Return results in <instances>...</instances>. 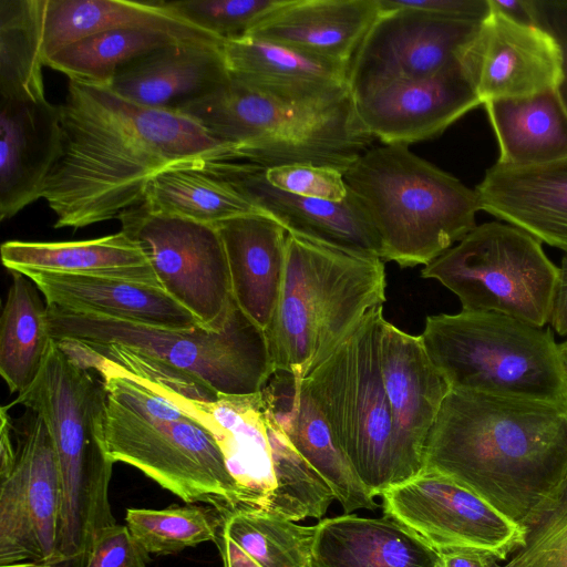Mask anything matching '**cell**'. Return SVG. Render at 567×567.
I'll return each mask as SVG.
<instances>
[{
	"instance_id": "7dc6e473",
	"label": "cell",
	"mask_w": 567,
	"mask_h": 567,
	"mask_svg": "<svg viewBox=\"0 0 567 567\" xmlns=\"http://www.w3.org/2000/svg\"><path fill=\"white\" fill-rule=\"evenodd\" d=\"M225 567H261L223 530L215 543Z\"/></svg>"
},
{
	"instance_id": "ba28073f",
	"label": "cell",
	"mask_w": 567,
	"mask_h": 567,
	"mask_svg": "<svg viewBox=\"0 0 567 567\" xmlns=\"http://www.w3.org/2000/svg\"><path fill=\"white\" fill-rule=\"evenodd\" d=\"M420 337L451 390L567 402V380L549 328L462 310L427 316Z\"/></svg>"
},
{
	"instance_id": "d6a6232c",
	"label": "cell",
	"mask_w": 567,
	"mask_h": 567,
	"mask_svg": "<svg viewBox=\"0 0 567 567\" xmlns=\"http://www.w3.org/2000/svg\"><path fill=\"white\" fill-rule=\"evenodd\" d=\"M143 202L154 213L212 226L262 214L207 162L161 172L148 183Z\"/></svg>"
},
{
	"instance_id": "52a82bcc",
	"label": "cell",
	"mask_w": 567,
	"mask_h": 567,
	"mask_svg": "<svg viewBox=\"0 0 567 567\" xmlns=\"http://www.w3.org/2000/svg\"><path fill=\"white\" fill-rule=\"evenodd\" d=\"M343 179L381 243L382 260L402 268L426 266L477 226L475 189L409 146L368 148Z\"/></svg>"
},
{
	"instance_id": "ab89813d",
	"label": "cell",
	"mask_w": 567,
	"mask_h": 567,
	"mask_svg": "<svg viewBox=\"0 0 567 567\" xmlns=\"http://www.w3.org/2000/svg\"><path fill=\"white\" fill-rule=\"evenodd\" d=\"M492 567H567V492L549 514L527 529L525 544Z\"/></svg>"
},
{
	"instance_id": "7a4b0ae2",
	"label": "cell",
	"mask_w": 567,
	"mask_h": 567,
	"mask_svg": "<svg viewBox=\"0 0 567 567\" xmlns=\"http://www.w3.org/2000/svg\"><path fill=\"white\" fill-rule=\"evenodd\" d=\"M425 468L527 530L567 492V402L450 390L429 436Z\"/></svg>"
},
{
	"instance_id": "c3c4849f",
	"label": "cell",
	"mask_w": 567,
	"mask_h": 567,
	"mask_svg": "<svg viewBox=\"0 0 567 567\" xmlns=\"http://www.w3.org/2000/svg\"><path fill=\"white\" fill-rule=\"evenodd\" d=\"M489 3L493 9L513 20L533 24L525 0H489Z\"/></svg>"
},
{
	"instance_id": "e0dca14e",
	"label": "cell",
	"mask_w": 567,
	"mask_h": 567,
	"mask_svg": "<svg viewBox=\"0 0 567 567\" xmlns=\"http://www.w3.org/2000/svg\"><path fill=\"white\" fill-rule=\"evenodd\" d=\"M460 63L482 105L557 90L561 79L555 40L537 25L493 8L463 49Z\"/></svg>"
},
{
	"instance_id": "8fae6325",
	"label": "cell",
	"mask_w": 567,
	"mask_h": 567,
	"mask_svg": "<svg viewBox=\"0 0 567 567\" xmlns=\"http://www.w3.org/2000/svg\"><path fill=\"white\" fill-rule=\"evenodd\" d=\"M384 321L383 306L371 309L303 379L337 444L373 497L400 485L380 360Z\"/></svg>"
},
{
	"instance_id": "3957f363",
	"label": "cell",
	"mask_w": 567,
	"mask_h": 567,
	"mask_svg": "<svg viewBox=\"0 0 567 567\" xmlns=\"http://www.w3.org/2000/svg\"><path fill=\"white\" fill-rule=\"evenodd\" d=\"M17 404L43 420L58 456L62 505L55 561L83 567L100 530L116 523L109 503L114 462L105 445L104 385L52 339L35 380L8 405Z\"/></svg>"
},
{
	"instance_id": "60d3db41",
	"label": "cell",
	"mask_w": 567,
	"mask_h": 567,
	"mask_svg": "<svg viewBox=\"0 0 567 567\" xmlns=\"http://www.w3.org/2000/svg\"><path fill=\"white\" fill-rule=\"evenodd\" d=\"M266 179L282 190L330 202L348 196L343 174L334 168L312 164H290L265 168Z\"/></svg>"
},
{
	"instance_id": "836d02e7",
	"label": "cell",
	"mask_w": 567,
	"mask_h": 567,
	"mask_svg": "<svg viewBox=\"0 0 567 567\" xmlns=\"http://www.w3.org/2000/svg\"><path fill=\"white\" fill-rule=\"evenodd\" d=\"M9 272L12 281L1 316L0 373L10 392L20 394L39 374L52 338L41 291L24 274Z\"/></svg>"
},
{
	"instance_id": "277c9868",
	"label": "cell",
	"mask_w": 567,
	"mask_h": 567,
	"mask_svg": "<svg viewBox=\"0 0 567 567\" xmlns=\"http://www.w3.org/2000/svg\"><path fill=\"white\" fill-rule=\"evenodd\" d=\"M106 392L105 445L110 458L128 464L187 504L204 503L225 517L243 499L207 427L154 393L113 362L93 355Z\"/></svg>"
},
{
	"instance_id": "cb8c5ba5",
	"label": "cell",
	"mask_w": 567,
	"mask_h": 567,
	"mask_svg": "<svg viewBox=\"0 0 567 567\" xmlns=\"http://www.w3.org/2000/svg\"><path fill=\"white\" fill-rule=\"evenodd\" d=\"M474 189L481 210L567 252V158L527 167L495 163Z\"/></svg>"
},
{
	"instance_id": "9c48e42d",
	"label": "cell",
	"mask_w": 567,
	"mask_h": 567,
	"mask_svg": "<svg viewBox=\"0 0 567 567\" xmlns=\"http://www.w3.org/2000/svg\"><path fill=\"white\" fill-rule=\"evenodd\" d=\"M182 411L215 437L239 487V511L299 522L323 517L336 499L269 412L261 391L192 401Z\"/></svg>"
},
{
	"instance_id": "4fadbf2b",
	"label": "cell",
	"mask_w": 567,
	"mask_h": 567,
	"mask_svg": "<svg viewBox=\"0 0 567 567\" xmlns=\"http://www.w3.org/2000/svg\"><path fill=\"white\" fill-rule=\"evenodd\" d=\"M121 231L144 249L161 288L210 331L235 303L224 243L216 226L151 210L144 202L122 212Z\"/></svg>"
},
{
	"instance_id": "f1b7e54d",
	"label": "cell",
	"mask_w": 567,
	"mask_h": 567,
	"mask_svg": "<svg viewBox=\"0 0 567 567\" xmlns=\"http://www.w3.org/2000/svg\"><path fill=\"white\" fill-rule=\"evenodd\" d=\"M441 555L415 533L382 516L355 514L317 524L310 567H440Z\"/></svg>"
},
{
	"instance_id": "f35d334b",
	"label": "cell",
	"mask_w": 567,
	"mask_h": 567,
	"mask_svg": "<svg viewBox=\"0 0 567 567\" xmlns=\"http://www.w3.org/2000/svg\"><path fill=\"white\" fill-rule=\"evenodd\" d=\"M162 4L183 21L220 41L238 40L250 31L281 0H174Z\"/></svg>"
},
{
	"instance_id": "f546056e",
	"label": "cell",
	"mask_w": 567,
	"mask_h": 567,
	"mask_svg": "<svg viewBox=\"0 0 567 567\" xmlns=\"http://www.w3.org/2000/svg\"><path fill=\"white\" fill-rule=\"evenodd\" d=\"M144 28L185 42L223 45V41L175 16L161 0H47L43 62L61 49L102 32Z\"/></svg>"
},
{
	"instance_id": "74e56055",
	"label": "cell",
	"mask_w": 567,
	"mask_h": 567,
	"mask_svg": "<svg viewBox=\"0 0 567 567\" xmlns=\"http://www.w3.org/2000/svg\"><path fill=\"white\" fill-rule=\"evenodd\" d=\"M126 525L148 554L169 555L202 543H216L224 525L213 506L187 504L164 509L128 508Z\"/></svg>"
},
{
	"instance_id": "1f68e13d",
	"label": "cell",
	"mask_w": 567,
	"mask_h": 567,
	"mask_svg": "<svg viewBox=\"0 0 567 567\" xmlns=\"http://www.w3.org/2000/svg\"><path fill=\"white\" fill-rule=\"evenodd\" d=\"M483 106L498 144L496 164L527 167L567 158V111L557 90Z\"/></svg>"
},
{
	"instance_id": "b9f144b4",
	"label": "cell",
	"mask_w": 567,
	"mask_h": 567,
	"mask_svg": "<svg viewBox=\"0 0 567 567\" xmlns=\"http://www.w3.org/2000/svg\"><path fill=\"white\" fill-rule=\"evenodd\" d=\"M150 560L127 525L113 523L100 530L83 567H147Z\"/></svg>"
},
{
	"instance_id": "7c38bea8",
	"label": "cell",
	"mask_w": 567,
	"mask_h": 567,
	"mask_svg": "<svg viewBox=\"0 0 567 567\" xmlns=\"http://www.w3.org/2000/svg\"><path fill=\"white\" fill-rule=\"evenodd\" d=\"M558 272L537 238L491 221L424 266L421 276L456 295L462 310L497 312L543 328L550 320Z\"/></svg>"
},
{
	"instance_id": "30bf717a",
	"label": "cell",
	"mask_w": 567,
	"mask_h": 567,
	"mask_svg": "<svg viewBox=\"0 0 567 567\" xmlns=\"http://www.w3.org/2000/svg\"><path fill=\"white\" fill-rule=\"evenodd\" d=\"M48 305V303H47ZM56 342L121 344L198 377L220 394L260 392L276 373L267 333L234 303L215 331L173 330L87 316L48 305Z\"/></svg>"
},
{
	"instance_id": "e575fe53",
	"label": "cell",
	"mask_w": 567,
	"mask_h": 567,
	"mask_svg": "<svg viewBox=\"0 0 567 567\" xmlns=\"http://www.w3.org/2000/svg\"><path fill=\"white\" fill-rule=\"evenodd\" d=\"M47 0H0V99H44Z\"/></svg>"
},
{
	"instance_id": "6da1fadb",
	"label": "cell",
	"mask_w": 567,
	"mask_h": 567,
	"mask_svg": "<svg viewBox=\"0 0 567 567\" xmlns=\"http://www.w3.org/2000/svg\"><path fill=\"white\" fill-rule=\"evenodd\" d=\"M60 111L62 150L42 192L54 228L117 218L168 168L240 159L190 117L132 103L109 87L69 81Z\"/></svg>"
},
{
	"instance_id": "8992f818",
	"label": "cell",
	"mask_w": 567,
	"mask_h": 567,
	"mask_svg": "<svg viewBox=\"0 0 567 567\" xmlns=\"http://www.w3.org/2000/svg\"><path fill=\"white\" fill-rule=\"evenodd\" d=\"M382 259L287 233L286 268L266 331L276 371L303 380L385 301Z\"/></svg>"
},
{
	"instance_id": "2e32d148",
	"label": "cell",
	"mask_w": 567,
	"mask_h": 567,
	"mask_svg": "<svg viewBox=\"0 0 567 567\" xmlns=\"http://www.w3.org/2000/svg\"><path fill=\"white\" fill-rule=\"evenodd\" d=\"M0 470V565L55 564L62 505L54 443L43 420L32 417Z\"/></svg>"
},
{
	"instance_id": "44dd1931",
	"label": "cell",
	"mask_w": 567,
	"mask_h": 567,
	"mask_svg": "<svg viewBox=\"0 0 567 567\" xmlns=\"http://www.w3.org/2000/svg\"><path fill=\"white\" fill-rule=\"evenodd\" d=\"M61 150L60 105L45 97L0 99L1 221L42 198Z\"/></svg>"
},
{
	"instance_id": "f6af8a7d",
	"label": "cell",
	"mask_w": 567,
	"mask_h": 567,
	"mask_svg": "<svg viewBox=\"0 0 567 567\" xmlns=\"http://www.w3.org/2000/svg\"><path fill=\"white\" fill-rule=\"evenodd\" d=\"M549 322L559 336L567 337V252L559 267Z\"/></svg>"
},
{
	"instance_id": "83f0119b",
	"label": "cell",
	"mask_w": 567,
	"mask_h": 567,
	"mask_svg": "<svg viewBox=\"0 0 567 567\" xmlns=\"http://www.w3.org/2000/svg\"><path fill=\"white\" fill-rule=\"evenodd\" d=\"M224 243L231 296L257 326L268 330L286 268V229L265 214L238 216L216 225Z\"/></svg>"
},
{
	"instance_id": "8d00e7d4",
	"label": "cell",
	"mask_w": 567,
	"mask_h": 567,
	"mask_svg": "<svg viewBox=\"0 0 567 567\" xmlns=\"http://www.w3.org/2000/svg\"><path fill=\"white\" fill-rule=\"evenodd\" d=\"M317 525L235 511L224 517L227 534L261 567H310Z\"/></svg>"
},
{
	"instance_id": "bcb514c9",
	"label": "cell",
	"mask_w": 567,
	"mask_h": 567,
	"mask_svg": "<svg viewBox=\"0 0 567 567\" xmlns=\"http://www.w3.org/2000/svg\"><path fill=\"white\" fill-rule=\"evenodd\" d=\"M440 567H492L496 561L493 557L476 550L453 549L441 551Z\"/></svg>"
},
{
	"instance_id": "484cf974",
	"label": "cell",
	"mask_w": 567,
	"mask_h": 567,
	"mask_svg": "<svg viewBox=\"0 0 567 567\" xmlns=\"http://www.w3.org/2000/svg\"><path fill=\"white\" fill-rule=\"evenodd\" d=\"M230 78L277 97L323 101L350 93L349 65L274 41L245 37L223 43Z\"/></svg>"
},
{
	"instance_id": "7bdbcfd3",
	"label": "cell",
	"mask_w": 567,
	"mask_h": 567,
	"mask_svg": "<svg viewBox=\"0 0 567 567\" xmlns=\"http://www.w3.org/2000/svg\"><path fill=\"white\" fill-rule=\"evenodd\" d=\"M533 24L556 42L561 58V79L557 93L567 111V0H525Z\"/></svg>"
},
{
	"instance_id": "d4e9b609",
	"label": "cell",
	"mask_w": 567,
	"mask_h": 567,
	"mask_svg": "<svg viewBox=\"0 0 567 567\" xmlns=\"http://www.w3.org/2000/svg\"><path fill=\"white\" fill-rule=\"evenodd\" d=\"M229 80L223 45L177 42L122 68L109 89L142 106L175 111Z\"/></svg>"
},
{
	"instance_id": "d590c367",
	"label": "cell",
	"mask_w": 567,
	"mask_h": 567,
	"mask_svg": "<svg viewBox=\"0 0 567 567\" xmlns=\"http://www.w3.org/2000/svg\"><path fill=\"white\" fill-rule=\"evenodd\" d=\"M185 42L144 28L117 29L76 41L44 61L69 81L109 87L115 74L132 61L166 45Z\"/></svg>"
},
{
	"instance_id": "ac0fdd59",
	"label": "cell",
	"mask_w": 567,
	"mask_h": 567,
	"mask_svg": "<svg viewBox=\"0 0 567 567\" xmlns=\"http://www.w3.org/2000/svg\"><path fill=\"white\" fill-rule=\"evenodd\" d=\"M380 360L401 485L425 470L429 436L451 389L430 359L421 337L409 334L386 320Z\"/></svg>"
},
{
	"instance_id": "5bb4252c",
	"label": "cell",
	"mask_w": 567,
	"mask_h": 567,
	"mask_svg": "<svg viewBox=\"0 0 567 567\" xmlns=\"http://www.w3.org/2000/svg\"><path fill=\"white\" fill-rule=\"evenodd\" d=\"M384 515L439 553L476 550L506 560L525 544L527 530L467 487L433 470L381 495Z\"/></svg>"
},
{
	"instance_id": "9a60e30c",
	"label": "cell",
	"mask_w": 567,
	"mask_h": 567,
	"mask_svg": "<svg viewBox=\"0 0 567 567\" xmlns=\"http://www.w3.org/2000/svg\"><path fill=\"white\" fill-rule=\"evenodd\" d=\"M380 14L350 68L352 96L395 81L430 78L460 62V54L483 22L443 18L379 0Z\"/></svg>"
},
{
	"instance_id": "5b68a950",
	"label": "cell",
	"mask_w": 567,
	"mask_h": 567,
	"mask_svg": "<svg viewBox=\"0 0 567 567\" xmlns=\"http://www.w3.org/2000/svg\"><path fill=\"white\" fill-rule=\"evenodd\" d=\"M175 111L240 159L265 168L312 164L342 174L374 140L362 125L351 92L323 101H291L230 80Z\"/></svg>"
},
{
	"instance_id": "d6986e66",
	"label": "cell",
	"mask_w": 567,
	"mask_h": 567,
	"mask_svg": "<svg viewBox=\"0 0 567 567\" xmlns=\"http://www.w3.org/2000/svg\"><path fill=\"white\" fill-rule=\"evenodd\" d=\"M353 100L373 138L409 147L441 135L482 105L460 62L430 78L382 84Z\"/></svg>"
},
{
	"instance_id": "7402d4cb",
	"label": "cell",
	"mask_w": 567,
	"mask_h": 567,
	"mask_svg": "<svg viewBox=\"0 0 567 567\" xmlns=\"http://www.w3.org/2000/svg\"><path fill=\"white\" fill-rule=\"evenodd\" d=\"M45 302L58 308L148 327L192 330L198 320L162 288L110 277L25 271Z\"/></svg>"
},
{
	"instance_id": "ffe728a7",
	"label": "cell",
	"mask_w": 567,
	"mask_h": 567,
	"mask_svg": "<svg viewBox=\"0 0 567 567\" xmlns=\"http://www.w3.org/2000/svg\"><path fill=\"white\" fill-rule=\"evenodd\" d=\"M207 164L287 233L382 259L381 243L349 193L342 202L301 196L272 186L262 166L245 161Z\"/></svg>"
},
{
	"instance_id": "f907efd6",
	"label": "cell",
	"mask_w": 567,
	"mask_h": 567,
	"mask_svg": "<svg viewBox=\"0 0 567 567\" xmlns=\"http://www.w3.org/2000/svg\"><path fill=\"white\" fill-rule=\"evenodd\" d=\"M558 349H559V355H560L563 369H564L565 377L567 380V341L559 343Z\"/></svg>"
},
{
	"instance_id": "681fc988",
	"label": "cell",
	"mask_w": 567,
	"mask_h": 567,
	"mask_svg": "<svg viewBox=\"0 0 567 567\" xmlns=\"http://www.w3.org/2000/svg\"><path fill=\"white\" fill-rule=\"evenodd\" d=\"M0 567H65L64 565L56 564H43L37 561H20L7 565H0Z\"/></svg>"
},
{
	"instance_id": "ee69618b",
	"label": "cell",
	"mask_w": 567,
	"mask_h": 567,
	"mask_svg": "<svg viewBox=\"0 0 567 567\" xmlns=\"http://www.w3.org/2000/svg\"><path fill=\"white\" fill-rule=\"evenodd\" d=\"M396 6L443 18L482 22L491 13L489 0H393Z\"/></svg>"
},
{
	"instance_id": "4dcf8cb0",
	"label": "cell",
	"mask_w": 567,
	"mask_h": 567,
	"mask_svg": "<svg viewBox=\"0 0 567 567\" xmlns=\"http://www.w3.org/2000/svg\"><path fill=\"white\" fill-rule=\"evenodd\" d=\"M8 270L50 271L161 285L144 249L123 231L76 241L9 240L1 245Z\"/></svg>"
},
{
	"instance_id": "4316f807",
	"label": "cell",
	"mask_w": 567,
	"mask_h": 567,
	"mask_svg": "<svg viewBox=\"0 0 567 567\" xmlns=\"http://www.w3.org/2000/svg\"><path fill=\"white\" fill-rule=\"evenodd\" d=\"M380 11L379 0H281L247 37L350 66Z\"/></svg>"
},
{
	"instance_id": "603a6c76",
	"label": "cell",
	"mask_w": 567,
	"mask_h": 567,
	"mask_svg": "<svg viewBox=\"0 0 567 567\" xmlns=\"http://www.w3.org/2000/svg\"><path fill=\"white\" fill-rule=\"evenodd\" d=\"M261 394L291 444L326 481L344 514L379 507L337 444L303 380L276 371Z\"/></svg>"
}]
</instances>
